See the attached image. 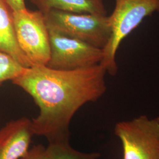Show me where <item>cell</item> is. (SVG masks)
Instances as JSON below:
<instances>
[{
  "label": "cell",
  "instance_id": "5",
  "mask_svg": "<svg viewBox=\"0 0 159 159\" xmlns=\"http://www.w3.org/2000/svg\"><path fill=\"white\" fill-rule=\"evenodd\" d=\"M114 132L122 143L123 159H159V117L141 116L119 122Z\"/></svg>",
  "mask_w": 159,
  "mask_h": 159
},
{
  "label": "cell",
  "instance_id": "13",
  "mask_svg": "<svg viewBox=\"0 0 159 159\" xmlns=\"http://www.w3.org/2000/svg\"><path fill=\"white\" fill-rule=\"evenodd\" d=\"M13 12L25 10L26 8L25 0H5Z\"/></svg>",
  "mask_w": 159,
  "mask_h": 159
},
{
  "label": "cell",
  "instance_id": "7",
  "mask_svg": "<svg viewBox=\"0 0 159 159\" xmlns=\"http://www.w3.org/2000/svg\"><path fill=\"white\" fill-rule=\"evenodd\" d=\"M32 121L12 120L0 129V159H20L30 148L34 136Z\"/></svg>",
  "mask_w": 159,
  "mask_h": 159
},
{
  "label": "cell",
  "instance_id": "9",
  "mask_svg": "<svg viewBox=\"0 0 159 159\" xmlns=\"http://www.w3.org/2000/svg\"><path fill=\"white\" fill-rule=\"evenodd\" d=\"M38 10L44 13L50 10L107 16L103 0H30Z\"/></svg>",
  "mask_w": 159,
  "mask_h": 159
},
{
  "label": "cell",
  "instance_id": "4",
  "mask_svg": "<svg viewBox=\"0 0 159 159\" xmlns=\"http://www.w3.org/2000/svg\"><path fill=\"white\" fill-rule=\"evenodd\" d=\"M13 21L21 50L33 66H46L50 56V43L44 13L25 8L13 12Z\"/></svg>",
  "mask_w": 159,
  "mask_h": 159
},
{
  "label": "cell",
  "instance_id": "3",
  "mask_svg": "<svg viewBox=\"0 0 159 159\" xmlns=\"http://www.w3.org/2000/svg\"><path fill=\"white\" fill-rule=\"evenodd\" d=\"M48 30L103 49L111 35L108 16L57 10L44 13Z\"/></svg>",
  "mask_w": 159,
  "mask_h": 159
},
{
  "label": "cell",
  "instance_id": "10",
  "mask_svg": "<svg viewBox=\"0 0 159 159\" xmlns=\"http://www.w3.org/2000/svg\"><path fill=\"white\" fill-rule=\"evenodd\" d=\"M50 159H98L100 154L83 153L75 150L70 142H56L48 143L46 147Z\"/></svg>",
  "mask_w": 159,
  "mask_h": 159
},
{
  "label": "cell",
  "instance_id": "11",
  "mask_svg": "<svg viewBox=\"0 0 159 159\" xmlns=\"http://www.w3.org/2000/svg\"><path fill=\"white\" fill-rule=\"evenodd\" d=\"M25 68L10 55L0 51V86L22 74Z\"/></svg>",
  "mask_w": 159,
  "mask_h": 159
},
{
  "label": "cell",
  "instance_id": "8",
  "mask_svg": "<svg viewBox=\"0 0 159 159\" xmlns=\"http://www.w3.org/2000/svg\"><path fill=\"white\" fill-rule=\"evenodd\" d=\"M0 51L10 55L24 67L33 66L18 44L13 11L5 0H0Z\"/></svg>",
  "mask_w": 159,
  "mask_h": 159
},
{
  "label": "cell",
  "instance_id": "1",
  "mask_svg": "<svg viewBox=\"0 0 159 159\" xmlns=\"http://www.w3.org/2000/svg\"><path fill=\"white\" fill-rule=\"evenodd\" d=\"M106 73L100 64L74 70L34 65L12 80L39 108L38 116L31 120L34 135L46 137L48 143L70 142L74 114L86 103L104 95Z\"/></svg>",
  "mask_w": 159,
  "mask_h": 159
},
{
  "label": "cell",
  "instance_id": "12",
  "mask_svg": "<svg viewBox=\"0 0 159 159\" xmlns=\"http://www.w3.org/2000/svg\"><path fill=\"white\" fill-rule=\"evenodd\" d=\"M20 159H50L46 147L43 144L34 145Z\"/></svg>",
  "mask_w": 159,
  "mask_h": 159
},
{
  "label": "cell",
  "instance_id": "6",
  "mask_svg": "<svg viewBox=\"0 0 159 159\" xmlns=\"http://www.w3.org/2000/svg\"><path fill=\"white\" fill-rule=\"evenodd\" d=\"M50 56L47 64L58 70H74L101 63L102 50L84 42L48 30Z\"/></svg>",
  "mask_w": 159,
  "mask_h": 159
},
{
  "label": "cell",
  "instance_id": "2",
  "mask_svg": "<svg viewBox=\"0 0 159 159\" xmlns=\"http://www.w3.org/2000/svg\"><path fill=\"white\" fill-rule=\"evenodd\" d=\"M112 14L108 16L111 35L102 49V59L100 63L107 73L114 75L118 67L116 54L121 43L142 23L154 13L159 12V0H114Z\"/></svg>",
  "mask_w": 159,
  "mask_h": 159
}]
</instances>
